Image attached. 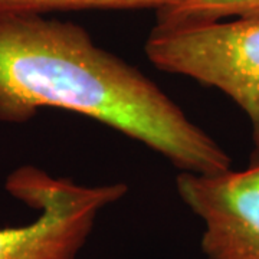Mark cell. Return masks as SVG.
<instances>
[{
    "label": "cell",
    "instance_id": "1",
    "mask_svg": "<svg viewBox=\"0 0 259 259\" xmlns=\"http://www.w3.org/2000/svg\"><path fill=\"white\" fill-rule=\"evenodd\" d=\"M42 108L108 125L180 171L218 175L231 156L139 68L98 47L74 22L0 16V121L23 124Z\"/></svg>",
    "mask_w": 259,
    "mask_h": 259
},
{
    "label": "cell",
    "instance_id": "2",
    "mask_svg": "<svg viewBox=\"0 0 259 259\" xmlns=\"http://www.w3.org/2000/svg\"><path fill=\"white\" fill-rule=\"evenodd\" d=\"M144 49L160 71L190 78L231 98L245 112L259 151V18L156 25Z\"/></svg>",
    "mask_w": 259,
    "mask_h": 259
},
{
    "label": "cell",
    "instance_id": "3",
    "mask_svg": "<svg viewBox=\"0 0 259 259\" xmlns=\"http://www.w3.org/2000/svg\"><path fill=\"white\" fill-rule=\"evenodd\" d=\"M6 190L39 213L28 225L0 228V259H76L100 212L122 199L128 187L78 185L22 166L6 179Z\"/></svg>",
    "mask_w": 259,
    "mask_h": 259
},
{
    "label": "cell",
    "instance_id": "4",
    "mask_svg": "<svg viewBox=\"0 0 259 259\" xmlns=\"http://www.w3.org/2000/svg\"><path fill=\"white\" fill-rule=\"evenodd\" d=\"M177 193L203 222L207 259H259V151L245 170L218 175L180 171Z\"/></svg>",
    "mask_w": 259,
    "mask_h": 259
},
{
    "label": "cell",
    "instance_id": "5",
    "mask_svg": "<svg viewBox=\"0 0 259 259\" xmlns=\"http://www.w3.org/2000/svg\"><path fill=\"white\" fill-rule=\"evenodd\" d=\"M157 26L259 18V0H176L156 12Z\"/></svg>",
    "mask_w": 259,
    "mask_h": 259
},
{
    "label": "cell",
    "instance_id": "6",
    "mask_svg": "<svg viewBox=\"0 0 259 259\" xmlns=\"http://www.w3.org/2000/svg\"><path fill=\"white\" fill-rule=\"evenodd\" d=\"M176 0H0V16L48 15L71 10L158 9Z\"/></svg>",
    "mask_w": 259,
    "mask_h": 259
}]
</instances>
